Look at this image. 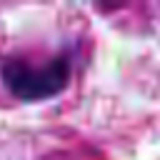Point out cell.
<instances>
[{"instance_id": "cell-1", "label": "cell", "mask_w": 160, "mask_h": 160, "mask_svg": "<svg viewBox=\"0 0 160 160\" xmlns=\"http://www.w3.org/2000/svg\"><path fill=\"white\" fill-rule=\"evenodd\" d=\"M0 78L18 100H50L70 85V60L65 55L52 58L42 65H32L25 60H5L0 65Z\"/></svg>"}]
</instances>
